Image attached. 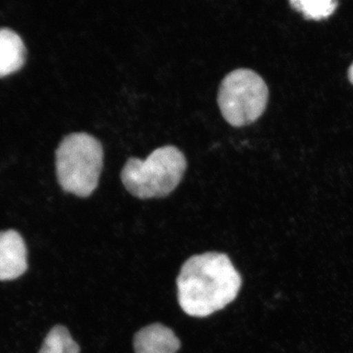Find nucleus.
<instances>
[{"instance_id": "obj_8", "label": "nucleus", "mask_w": 353, "mask_h": 353, "mask_svg": "<svg viewBox=\"0 0 353 353\" xmlns=\"http://www.w3.org/2000/svg\"><path fill=\"white\" fill-rule=\"evenodd\" d=\"M81 348L74 341L69 330L57 325L47 334L39 353H79Z\"/></svg>"}, {"instance_id": "obj_4", "label": "nucleus", "mask_w": 353, "mask_h": 353, "mask_svg": "<svg viewBox=\"0 0 353 353\" xmlns=\"http://www.w3.org/2000/svg\"><path fill=\"white\" fill-rule=\"evenodd\" d=\"M268 98V87L259 74L249 68H238L221 81L217 101L225 121L240 128L259 120L267 108Z\"/></svg>"}, {"instance_id": "obj_6", "label": "nucleus", "mask_w": 353, "mask_h": 353, "mask_svg": "<svg viewBox=\"0 0 353 353\" xmlns=\"http://www.w3.org/2000/svg\"><path fill=\"white\" fill-rule=\"evenodd\" d=\"M134 347L136 353H176L180 341L173 330L164 325L154 323L135 334Z\"/></svg>"}, {"instance_id": "obj_10", "label": "nucleus", "mask_w": 353, "mask_h": 353, "mask_svg": "<svg viewBox=\"0 0 353 353\" xmlns=\"http://www.w3.org/2000/svg\"><path fill=\"white\" fill-rule=\"evenodd\" d=\"M348 79L353 85V63L350 66V69H348Z\"/></svg>"}, {"instance_id": "obj_9", "label": "nucleus", "mask_w": 353, "mask_h": 353, "mask_svg": "<svg viewBox=\"0 0 353 353\" xmlns=\"http://www.w3.org/2000/svg\"><path fill=\"white\" fill-rule=\"evenodd\" d=\"M290 4L307 20L326 19L338 6V2L334 0H291Z\"/></svg>"}, {"instance_id": "obj_2", "label": "nucleus", "mask_w": 353, "mask_h": 353, "mask_svg": "<svg viewBox=\"0 0 353 353\" xmlns=\"http://www.w3.org/2000/svg\"><path fill=\"white\" fill-rule=\"evenodd\" d=\"M188 168L186 157L173 145L154 150L145 159H128L121 170L123 186L141 199L166 197L178 188Z\"/></svg>"}, {"instance_id": "obj_3", "label": "nucleus", "mask_w": 353, "mask_h": 353, "mask_svg": "<svg viewBox=\"0 0 353 353\" xmlns=\"http://www.w3.org/2000/svg\"><path fill=\"white\" fill-rule=\"evenodd\" d=\"M57 181L63 191L88 197L99 186L104 152L99 139L87 132L64 137L56 150Z\"/></svg>"}, {"instance_id": "obj_5", "label": "nucleus", "mask_w": 353, "mask_h": 353, "mask_svg": "<svg viewBox=\"0 0 353 353\" xmlns=\"http://www.w3.org/2000/svg\"><path fill=\"white\" fill-rule=\"evenodd\" d=\"M28 250L14 230L0 232V281H12L28 270Z\"/></svg>"}, {"instance_id": "obj_1", "label": "nucleus", "mask_w": 353, "mask_h": 353, "mask_svg": "<svg viewBox=\"0 0 353 353\" xmlns=\"http://www.w3.org/2000/svg\"><path fill=\"white\" fill-rule=\"evenodd\" d=\"M241 285V274L227 254L193 255L183 264L176 278L179 306L189 316H209L232 303Z\"/></svg>"}, {"instance_id": "obj_7", "label": "nucleus", "mask_w": 353, "mask_h": 353, "mask_svg": "<svg viewBox=\"0 0 353 353\" xmlns=\"http://www.w3.org/2000/svg\"><path fill=\"white\" fill-rule=\"evenodd\" d=\"M26 48L15 30L0 28V78L15 73L24 65Z\"/></svg>"}]
</instances>
